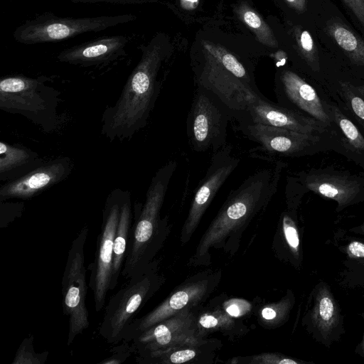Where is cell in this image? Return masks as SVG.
<instances>
[{"instance_id":"6da1fadb","label":"cell","mask_w":364,"mask_h":364,"mask_svg":"<svg viewBox=\"0 0 364 364\" xmlns=\"http://www.w3.org/2000/svg\"><path fill=\"white\" fill-rule=\"evenodd\" d=\"M141 59L129 75L116 103L102 116L101 134L109 141L130 140L148 123L161 86L158 74L167 53L159 36L141 48Z\"/></svg>"},{"instance_id":"7a4b0ae2","label":"cell","mask_w":364,"mask_h":364,"mask_svg":"<svg viewBox=\"0 0 364 364\" xmlns=\"http://www.w3.org/2000/svg\"><path fill=\"white\" fill-rule=\"evenodd\" d=\"M287 166L277 160L249 176L228 195L217 215L202 237L197 257L206 256L210 247L241 230L264 210L277 191L282 171Z\"/></svg>"},{"instance_id":"3957f363","label":"cell","mask_w":364,"mask_h":364,"mask_svg":"<svg viewBox=\"0 0 364 364\" xmlns=\"http://www.w3.org/2000/svg\"><path fill=\"white\" fill-rule=\"evenodd\" d=\"M176 167V161L160 167L151 178L144 203H134V220L122 271V276L127 279L151 265L163 242L166 220L161 219L160 212Z\"/></svg>"},{"instance_id":"277c9868","label":"cell","mask_w":364,"mask_h":364,"mask_svg":"<svg viewBox=\"0 0 364 364\" xmlns=\"http://www.w3.org/2000/svg\"><path fill=\"white\" fill-rule=\"evenodd\" d=\"M202 53L193 61L196 85L215 93L235 113V119L257 97L253 70L220 44L203 41Z\"/></svg>"},{"instance_id":"5b68a950","label":"cell","mask_w":364,"mask_h":364,"mask_svg":"<svg viewBox=\"0 0 364 364\" xmlns=\"http://www.w3.org/2000/svg\"><path fill=\"white\" fill-rule=\"evenodd\" d=\"M45 76L10 75L0 80V109L20 114L43 132L51 133L60 125V92L49 86Z\"/></svg>"},{"instance_id":"8992f818","label":"cell","mask_w":364,"mask_h":364,"mask_svg":"<svg viewBox=\"0 0 364 364\" xmlns=\"http://www.w3.org/2000/svg\"><path fill=\"white\" fill-rule=\"evenodd\" d=\"M153 262L144 271L130 277L105 306L99 328L100 335L109 343L124 341L135 316L159 289L163 278Z\"/></svg>"},{"instance_id":"52a82bcc","label":"cell","mask_w":364,"mask_h":364,"mask_svg":"<svg viewBox=\"0 0 364 364\" xmlns=\"http://www.w3.org/2000/svg\"><path fill=\"white\" fill-rule=\"evenodd\" d=\"M232 109L213 92L196 85L186 120L191 149L196 152L215 153L227 143V130Z\"/></svg>"},{"instance_id":"ba28073f","label":"cell","mask_w":364,"mask_h":364,"mask_svg":"<svg viewBox=\"0 0 364 364\" xmlns=\"http://www.w3.org/2000/svg\"><path fill=\"white\" fill-rule=\"evenodd\" d=\"M135 18L133 14L75 18L44 14L18 26L14 32V38L17 42L26 45L56 42L85 33L104 31Z\"/></svg>"},{"instance_id":"9c48e42d","label":"cell","mask_w":364,"mask_h":364,"mask_svg":"<svg viewBox=\"0 0 364 364\" xmlns=\"http://www.w3.org/2000/svg\"><path fill=\"white\" fill-rule=\"evenodd\" d=\"M88 228L85 225L72 242L62 278L63 311L68 318L67 345L89 325L86 306L87 285L85 267V246Z\"/></svg>"},{"instance_id":"30bf717a","label":"cell","mask_w":364,"mask_h":364,"mask_svg":"<svg viewBox=\"0 0 364 364\" xmlns=\"http://www.w3.org/2000/svg\"><path fill=\"white\" fill-rule=\"evenodd\" d=\"M124 193V190L116 188L107 196L94 260L87 267L90 273L88 286L93 293L95 309L97 313L105 307L107 294L111 291L114 241Z\"/></svg>"},{"instance_id":"8fae6325","label":"cell","mask_w":364,"mask_h":364,"mask_svg":"<svg viewBox=\"0 0 364 364\" xmlns=\"http://www.w3.org/2000/svg\"><path fill=\"white\" fill-rule=\"evenodd\" d=\"M201 340L198 319L187 309L149 327L130 342L136 357H142Z\"/></svg>"},{"instance_id":"7c38bea8","label":"cell","mask_w":364,"mask_h":364,"mask_svg":"<svg viewBox=\"0 0 364 364\" xmlns=\"http://www.w3.org/2000/svg\"><path fill=\"white\" fill-rule=\"evenodd\" d=\"M239 163L240 159L232 153L231 144H227L213 153L209 166L197 187L182 228L181 240L183 243L191 238L216 193Z\"/></svg>"},{"instance_id":"4fadbf2b","label":"cell","mask_w":364,"mask_h":364,"mask_svg":"<svg viewBox=\"0 0 364 364\" xmlns=\"http://www.w3.org/2000/svg\"><path fill=\"white\" fill-rule=\"evenodd\" d=\"M73 168V163L68 156L45 161L25 176L2 184L0 201L31 199L65 180Z\"/></svg>"},{"instance_id":"5bb4252c","label":"cell","mask_w":364,"mask_h":364,"mask_svg":"<svg viewBox=\"0 0 364 364\" xmlns=\"http://www.w3.org/2000/svg\"><path fill=\"white\" fill-rule=\"evenodd\" d=\"M213 282L208 279L191 282L173 292L161 304L129 325L123 341L130 342L149 327L200 302L213 289Z\"/></svg>"},{"instance_id":"9a60e30c","label":"cell","mask_w":364,"mask_h":364,"mask_svg":"<svg viewBox=\"0 0 364 364\" xmlns=\"http://www.w3.org/2000/svg\"><path fill=\"white\" fill-rule=\"evenodd\" d=\"M274 127L315 134L324 131L318 120L300 112L271 102L264 96L257 97L236 119Z\"/></svg>"},{"instance_id":"2e32d148","label":"cell","mask_w":364,"mask_h":364,"mask_svg":"<svg viewBox=\"0 0 364 364\" xmlns=\"http://www.w3.org/2000/svg\"><path fill=\"white\" fill-rule=\"evenodd\" d=\"M237 122V129L247 139L259 145V150L269 154L295 156L319 139L315 134L245 121Z\"/></svg>"},{"instance_id":"e0dca14e","label":"cell","mask_w":364,"mask_h":364,"mask_svg":"<svg viewBox=\"0 0 364 364\" xmlns=\"http://www.w3.org/2000/svg\"><path fill=\"white\" fill-rule=\"evenodd\" d=\"M274 92L279 105L297 108L322 123L329 122V117L314 88L294 71L283 69L277 72Z\"/></svg>"},{"instance_id":"ac0fdd59","label":"cell","mask_w":364,"mask_h":364,"mask_svg":"<svg viewBox=\"0 0 364 364\" xmlns=\"http://www.w3.org/2000/svg\"><path fill=\"white\" fill-rule=\"evenodd\" d=\"M129 41V38L125 36L101 37L62 50L57 60L84 67L97 65L119 57Z\"/></svg>"},{"instance_id":"d6986e66","label":"cell","mask_w":364,"mask_h":364,"mask_svg":"<svg viewBox=\"0 0 364 364\" xmlns=\"http://www.w3.org/2000/svg\"><path fill=\"white\" fill-rule=\"evenodd\" d=\"M45 162L35 151L21 144L0 142V181L19 178Z\"/></svg>"},{"instance_id":"ffe728a7","label":"cell","mask_w":364,"mask_h":364,"mask_svg":"<svg viewBox=\"0 0 364 364\" xmlns=\"http://www.w3.org/2000/svg\"><path fill=\"white\" fill-rule=\"evenodd\" d=\"M307 188L324 197L336 200L339 206L350 203L360 191L356 181L336 175H312L304 180Z\"/></svg>"},{"instance_id":"44dd1931","label":"cell","mask_w":364,"mask_h":364,"mask_svg":"<svg viewBox=\"0 0 364 364\" xmlns=\"http://www.w3.org/2000/svg\"><path fill=\"white\" fill-rule=\"evenodd\" d=\"M133 214L130 191L125 190L120 209L119 219L114 241L113 272L110 290L117 285L122 275L127 249Z\"/></svg>"},{"instance_id":"7402d4cb","label":"cell","mask_w":364,"mask_h":364,"mask_svg":"<svg viewBox=\"0 0 364 364\" xmlns=\"http://www.w3.org/2000/svg\"><path fill=\"white\" fill-rule=\"evenodd\" d=\"M213 352V347L208 346V341L183 346L168 350L154 352L142 357H136V361L142 364H181L198 363L205 355Z\"/></svg>"},{"instance_id":"603a6c76","label":"cell","mask_w":364,"mask_h":364,"mask_svg":"<svg viewBox=\"0 0 364 364\" xmlns=\"http://www.w3.org/2000/svg\"><path fill=\"white\" fill-rule=\"evenodd\" d=\"M311 319L314 327L323 337H328L338 323L336 302L326 287H321L316 295Z\"/></svg>"},{"instance_id":"cb8c5ba5","label":"cell","mask_w":364,"mask_h":364,"mask_svg":"<svg viewBox=\"0 0 364 364\" xmlns=\"http://www.w3.org/2000/svg\"><path fill=\"white\" fill-rule=\"evenodd\" d=\"M327 30L353 63L364 66V41L361 38L346 25L337 21L328 23Z\"/></svg>"},{"instance_id":"d4e9b609","label":"cell","mask_w":364,"mask_h":364,"mask_svg":"<svg viewBox=\"0 0 364 364\" xmlns=\"http://www.w3.org/2000/svg\"><path fill=\"white\" fill-rule=\"evenodd\" d=\"M237 14L242 21L253 31L260 43L273 48L278 46V42L271 28L255 9L247 4H241L237 9Z\"/></svg>"},{"instance_id":"484cf974","label":"cell","mask_w":364,"mask_h":364,"mask_svg":"<svg viewBox=\"0 0 364 364\" xmlns=\"http://www.w3.org/2000/svg\"><path fill=\"white\" fill-rule=\"evenodd\" d=\"M294 36L301 57L312 70H318L317 50L310 33L300 26H296L294 28Z\"/></svg>"},{"instance_id":"4316f807","label":"cell","mask_w":364,"mask_h":364,"mask_svg":"<svg viewBox=\"0 0 364 364\" xmlns=\"http://www.w3.org/2000/svg\"><path fill=\"white\" fill-rule=\"evenodd\" d=\"M48 352L36 353L33 346V336L26 337L19 346L12 364H43L47 360Z\"/></svg>"},{"instance_id":"83f0119b","label":"cell","mask_w":364,"mask_h":364,"mask_svg":"<svg viewBox=\"0 0 364 364\" xmlns=\"http://www.w3.org/2000/svg\"><path fill=\"white\" fill-rule=\"evenodd\" d=\"M334 114L338 117V123L343 134L356 149L364 150V137L358 130L357 127L348 119L345 118L343 114L336 108Z\"/></svg>"},{"instance_id":"f1b7e54d","label":"cell","mask_w":364,"mask_h":364,"mask_svg":"<svg viewBox=\"0 0 364 364\" xmlns=\"http://www.w3.org/2000/svg\"><path fill=\"white\" fill-rule=\"evenodd\" d=\"M232 316L225 312L204 313L198 319V326L204 329H218L233 324Z\"/></svg>"},{"instance_id":"f546056e","label":"cell","mask_w":364,"mask_h":364,"mask_svg":"<svg viewBox=\"0 0 364 364\" xmlns=\"http://www.w3.org/2000/svg\"><path fill=\"white\" fill-rule=\"evenodd\" d=\"M233 363L249 364H300L305 362L277 353H262L252 357L241 358Z\"/></svg>"},{"instance_id":"4dcf8cb0","label":"cell","mask_w":364,"mask_h":364,"mask_svg":"<svg viewBox=\"0 0 364 364\" xmlns=\"http://www.w3.org/2000/svg\"><path fill=\"white\" fill-rule=\"evenodd\" d=\"M282 229L289 248L294 254H298L300 245L299 232L294 221L287 214L283 216Z\"/></svg>"},{"instance_id":"1f68e13d","label":"cell","mask_w":364,"mask_h":364,"mask_svg":"<svg viewBox=\"0 0 364 364\" xmlns=\"http://www.w3.org/2000/svg\"><path fill=\"white\" fill-rule=\"evenodd\" d=\"M111 355L100 362L102 364H120L134 353L132 345L128 341H122L121 345L113 348Z\"/></svg>"},{"instance_id":"d6a6232c","label":"cell","mask_w":364,"mask_h":364,"mask_svg":"<svg viewBox=\"0 0 364 364\" xmlns=\"http://www.w3.org/2000/svg\"><path fill=\"white\" fill-rule=\"evenodd\" d=\"M225 311L230 316L237 318L243 316L250 311V304L244 300L232 299L224 304Z\"/></svg>"},{"instance_id":"836d02e7","label":"cell","mask_w":364,"mask_h":364,"mask_svg":"<svg viewBox=\"0 0 364 364\" xmlns=\"http://www.w3.org/2000/svg\"><path fill=\"white\" fill-rule=\"evenodd\" d=\"M289 306L287 305L286 302L281 304L264 307L261 312L262 318L267 321L275 320L281 312H286Z\"/></svg>"},{"instance_id":"e575fe53","label":"cell","mask_w":364,"mask_h":364,"mask_svg":"<svg viewBox=\"0 0 364 364\" xmlns=\"http://www.w3.org/2000/svg\"><path fill=\"white\" fill-rule=\"evenodd\" d=\"M364 27V0H342Z\"/></svg>"},{"instance_id":"d590c367","label":"cell","mask_w":364,"mask_h":364,"mask_svg":"<svg viewBox=\"0 0 364 364\" xmlns=\"http://www.w3.org/2000/svg\"><path fill=\"white\" fill-rule=\"evenodd\" d=\"M347 253L353 258H364V243L358 241L351 242L348 245Z\"/></svg>"},{"instance_id":"8d00e7d4","label":"cell","mask_w":364,"mask_h":364,"mask_svg":"<svg viewBox=\"0 0 364 364\" xmlns=\"http://www.w3.org/2000/svg\"><path fill=\"white\" fill-rule=\"evenodd\" d=\"M351 107L356 116L364 122V100L357 96L350 98Z\"/></svg>"},{"instance_id":"74e56055","label":"cell","mask_w":364,"mask_h":364,"mask_svg":"<svg viewBox=\"0 0 364 364\" xmlns=\"http://www.w3.org/2000/svg\"><path fill=\"white\" fill-rule=\"evenodd\" d=\"M287 4L297 12H304L306 9L307 0H285Z\"/></svg>"},{"instance_id":"f35d334b","label":"cell","mask_w":364,"mask_h":364,"mask_svg":"<svg viewBox=\"0 0 364 364\" xmlns=\"http://www.w3.org/2000/svg\"><path fill=\"white\" fill-rule=\"evenodd\" d=\"M273 55L277 63V65H284L287 59V55L283 50H278Z\"/></svg>"},{"instance_id":"ab89813d","label":"cell","mask_w":364,"mask_h":364,"mask_svg":"<svg viewBox=\"0 0 364 364\" xmlns=\"http://www.w3.org/2000/svg\"><path fill=\"white\" fill-rule=\"evenodd\" d=\"M90 1H106L117 4H137L144 2V0H90Z\"/></svg>"},{"instance_id":"60d3db41","label":"cell","mask_w":364,"mask_h":364,"mask_svg":"<svg viewBox=\"0 0 364 364\" xmlns=\"http://www.w3.org/2000/svg\"><path fill=\"white\" fill-rule=\"evenodd\" d=\"M361 347H362V349L364 352V334H363V341H362V343H361Z\"/></svg>"},{"instance_id":"b9f144b4","label":"cell","mask_w":364,"mask_h":364,"mask_svg":"<svg viewBox=\"0 0 364 364\" xmlns=\"http://www.w3.org/2000/svg\"><path fill=\"white\" fill-rule=\"evenodd\" d=\"M363 230H364V228H363Z\"/></svg>"}]
</instances>
